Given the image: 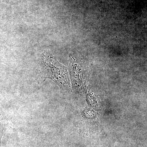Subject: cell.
Masks as SVG:
<instances>
[{
  "label": "cell",
  "mask_w": 147,
  "mask_h": 147,
  "mask_svg": "<svg viewBox=\"0 0 147 147\" xmlns=\"http://www.w3.org/2000/svg\"><path fill=\"white\" fill-rule=\"evenodd\" d=\"M40 74L43 79L53 80L61 87H69L66 67L60 63L50 53L42 57L40 61Z\"/></svg>",
  "instance_id": "obj_1"
},
{
  "label": "cell",
  "mask_w": 147,
  "mask_h": 147,
  "mask_svg": "<svg viewBox=\"0 0 147 147\" xmlns=\"http://www.w3.org/2000/svg\"><path fill=\"white\" fill-rule=\"evenodd\" d=\"M6 123L4 115L3 113L2 110L0 107V147H1V142L2 138L5 131Z\"/></svg>",
  "instance_id": "obj_2"
}]
</instances>
